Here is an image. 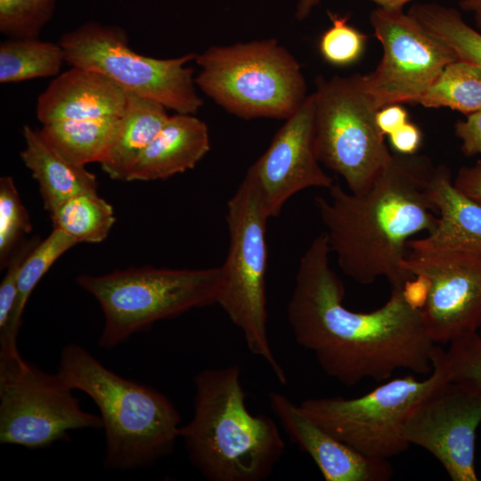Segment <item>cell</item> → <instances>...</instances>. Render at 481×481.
<instances>
[{
	"mask_svg": "<svg viewBox=\"0 0 481 481\" xmlns=\"http://www.w3.org/2000/svg\"><path fill=\"white\" fill-rule=\"evenodd\" d=\"M455 186L481 205V163L462 167L453 181Z\"/></svg>",
	"mask_w": 481,
	"mask_h": 481,
	"instance_id": "cell-36",
	"label": "cell"
},
{
	"mask_svg": "<svg viewBox=\"0 0 481 481\" xmlns=\"http://www.w3.org/2000/svg\"><path fill=\"white\" fill-rule=\"evenodd\" d=\"M22 135L25 148L20 158L37 182L45 209L50 215L69 198L97 191L96 176L85 166L73 164L63 158L40 131L24 125Z\"/></svg>",
	"mask_w": 481,
	"mask_h": 481,
	"instance_id": "cell-20",
	"label": "cell"
},
{
	"mask_svg": "<svg viewBox=\"0 0 481 481\" xmlns=\"http://www.w3.org/2000/svg\"><path fill=\"white\" fill-rule=\"evenodd\" d=\"M454 134L461 142V150L465 156L481 157V110L468 115L464 120L457 121Z\"/></svg>",
	"mask_w": 481,
	"mask_h": 481,
	"instance_id": "cell-33",
	"label": "cell"
},
{
	"mask_svg": "<svg viewBox=\"0 0 481 481\" xmlns=\"http://www.w3.org/2000/svg\"><path fill=\"white\" fill-rule=\"evenodd\" d=\"M53 228L77 243H98L108 236L114 222L112 206L95 192L77 194L51 214Z\"/></svg>",
	"mask_w": 481,
	"mask_h": 481,
	"instance_id": "cell-26",
	"label": "cell"
},
{
	"mask_svg": "<svg viewBox=\"0 0 481 481\" xmlns=\"http://www.w3.org/2000/svg\"><path fill=\"white\" fill-rule=\"evenodd\" d=\"M226 205L229 248L221 265L216 304L240 330L249 350L264 359L285 385L287 375L273 352L267 331L265 234L270 217L258 188L247 175Z\"/></svg>",
	"mask_w": 481,
	"mask_h": 481,
	"instance_id": "cell-7",
	"label": "cell"
},
{
	"mask_svg": "<svg viewBox=\"0 0 481 481\" xmlns=\"http://www.w3.org/2000/svg\"><path fill=\"white\" fill-rule=\"evenodd\" d=\"M238 364L193 378V416L180 428L192 466L209 481H263L285 453L273 419L249 412Z\"/></svg>",
	"mask_w": 481,
	"mask_h": 481,
	"instance_id": "cell-3",
	"label": "cell"
},
{
	"mask_svg": "<svg viewBox=\"0 0 481 481\" xmlns=\"http://www.w3.org/2000/svg\"><path fill=\"white\" fill-rule=\"evenodd\" d=\"M408 249L402 266L429 281L420 310L432 340L450 344L477 332L481 327V254Z\"/></svg>",
	"mask_w": 481,
	"mask_h": 481,
	"instance_id": "cell-13",
	"label": "cell"
},
{
	"mask_svg": "<svg viewBox=\"0 0 481 481\" xmlns=\"http://www.w3.org/2000/svg\"><path fill=\"white\" fill-rule=\"evenodd\" d=\"M408 13L452 49L459 59L481 67V33L469 25L459 11L437 4H414Z\"/></svg>",
	"mask_w": 481,
	"mask_h": 481,
	"instance_id": "cell-27",
	"label": "cell"
},
{
	"mask_svg": "<svg viewBox=\"0 0 481 481\" xmlns=\"http://www.w3.org/2000/svg\"><path fill=\"white\" fill-rule=\"evenodd\" d=\"M314 143L316 157L340 175L349 192H367L393 159L364 88L362 74L315 79Z\"/></svg>",
	"mask_w": 481,
	"mask_h": 481,
	"instance_id": "cell-8",
	"label": "cell"
},
{
	"mask_svg": "<svg viewBox=\"0 0 481 481\" xmlns=\"http://www.w3.org/2000/svg\"><path fill=\"white\" fill-rule=\"evenodd\" d=\"M408 121V113L401 104L384 106L376 115L377 126L384 136H388Z\"/></svg>",
	"mask_w": 481,
	"mask_h": 481,
	"instance_id": "cell-35",
	"label": "cell"
},
{
	"mask_svg": "<svg viewBox=\"0 0 481 481\" xmlns=\"http://www.w3.org/2000/svg\"><path fill=\"white\" fill-rule=\"evenodd\" d=\"M55 4L56 0H0V32L9 37H37Z\"/></svg>",
	"mask_w": 481,
	"mask_h": 481,
	"instance_id": "cell-29",
	"label": "cell"
},
{
	"mask_svg": "<svg viewBox=\"0 0 481 481\" xmlns=\"http://www.w3.org/2000/svg\"><path fill=\"white\" fill-rule=\"evenodd\" d=\"M120 117L59 120L43 125L40 132L69 162L78 166L101 163Z\"/></svg>",
	"mask_w": 481,
	"mask_h": 481,
	"instance_id": "cell-22",
	"label": "cell"
},
{
	"mask_svg": "<svg viewBox=\"0 0 481 481\" xmlns=\"http://www.w3.org/2000/svg\"><path fill=\"white\" fill-rule=\"evenodd\" d=\"M429 195L437 223L426 237L410 240L408 248L481 254V205L455 186L446 166L435 167Z\"/></svg>",
	"mask_w": 481,
	"mask_h": 481,
	"instance_id": "cell-18",
	"label": "cell"
},
{
	"mask_svg": "<svg viewBox=\"0 0 481 481\" xmlns=\"http://www.w3.org/2000/svg\"><path fill=\"white\" fill-rule=\"evenodd\" d=\"M221 266L188 269L130 267L76 281L99 303L104 325L98 345L112 349L161 320L216 304Z\"/></svg>",
	"mask_w": 481,
	"mask_h": 481,
	"instance_id": "cell-5",
	"label": "cell"
},
{
	"mask_svg": "<svg viewBox=\"0 0 481 481\" xmlns=\"http://www.w3.org/2000/svg\"><path fill=\"white\" fill-rule=\"evenodd\" d=\"M210 148L204 121L193 114L169 116L132 167L127 182L164 180L192 169Z\"/></svg>",
	"mask_w": 481,
	"mask_h": 481,
	"instance_id": "cell-19",
	"label": "cell"
},
{
	"mask_svg": "<svg viewBox=\"0 0 481 481\" xmlns=\"http://www.w3.org/2000/svg\"><path fill=\"white\" fill-rule=\"evenodd\" d=\"M387 9H403L404 5L414 0H370Z\"/></svg>",
	"mask_w": 481,
	"mask_h": 481,
	"instance_id": "cell-39",
	"label": "cell"
},
{
	"mask_svg": "<svg viewBox=\"0 0 481 481\" xmlns=\"http://www.w3.org/2000/svg\"><path fill=\"white\" fill-rule=\"evenodd\" d=\"M434 169L427 156L395 152L367 192L355 194L334 183L329 198H314L330 253L346 275L363 285L383 277L392 289L414 277L402 263L412 237L437 223L429 195Z\"/></svg>",
	"mask_w": 481,
	"mask_h": 481,
	"instance_id": "cell-2",
	"label": "cell"
},
{
	"mask_svg": "<svg viewBox=\"0 0 481 481\" xmlns=\"http://www.w3.org/2000/svg\"><path fill=\"white\" fill-rule=\"evenodd\" d=\"M195 62L196 86L240 118L286 120L307 97L300 64L275 38L212 45Z\"/></svg>",
	"mask_w": 481,
	"mask_h": 481,
	"instance_id": "cell-6",
	"label": "cell"
},
{
	"mask_svg": "<svg viewBox=\"0 0 481 481\" xmlns=\"http://www.w3.org/2000/svg\"><path fill=\"white\" fill-rule=\"evenodd\" d=\"M370 22L382 56L372 71L362 74V79L379 109L418 103L444 67L459 59L403 9L378 7L371 12Z\"/></svg>",
	"mask_w": 481,
	"mask_h": 481,
	"instance_id": "cell-12",
	"label": "cell"
},
{
	"mask_svg": "<svg viewBox=\"0 0 481 481\" xmlns=\"http://www.w3.org/2000/svg\"><path fill=\"white\" fill-rule=\"evenodd\" d=\"M314 96L307 95L299 109L278 129L266 151L249 167L270 218L285 203L308 188L329 190L333 179L319 162L314 143Z\"/></svg>",
	"mask_w": 481,
	"mask_h": 481,
	"instance_id": "cell-15",
	"label": "cell"
},
{
	"mask_svg": "<svg viewBox=\"0 0 481 481\" xmlns=\"http://www.w3.org/2000/svg\"><path fill=\"white\" fill-rule=\"evenodd\" d=\"M320 2L321 0H299L296 8V19L298 20L306 19Z\"/></svg>",
	"mask_w": 481,
	"mask_h": 481,
	"instance_id": "cell-38",
	"label": "cell"
},
{
	"mask_svg": "<svg viewBox=\"0 0 481 481\" xmlns=\"http://www.w3.org/2000/svg\"><path fill=\"white\" fill-rule=\"evenodd\" d=\"M32 224L23 206L13 178H0V264L5 268L7 262L24 233L31 231Z\"/></svg>",
	"mask_w": 481,
	"mask_h": 481,
	"instance_id": "cell-30",
	"label": "cell"
},
{
	"mask_svg": "<svg viewBox=\"0 0 481 481\" xmlns=\"http://www.w3.org/2000/svg\"><path fill=\"white\" fill-rule=\"evenodd\" d=\"M129 93L107 76L79 67L59 75L38 96L37 117L43 124L124 114Z\"/></svg>",
	"mask_w": 481,
	"mask_h": 481,
	"instance_id": "cell-17",
	"label": "cell"
},
{
	"mask_svg": "<svg viewBox=\"0 0 481 481\" xmlns=\"http://www.w3.org/2000/svg\"><path fill=\"white\" fill-rule=\"evenodd\" d=\"M57 372L68 387L86 394L98 407L106 469H143L173 453L181 416L164 394L117 374L77 343L62 348Z\"/></svg>",
	"mask_w": 481,
	"mask_h": 481,
	"instance_id": "cell-4",
	"label": "cell"
},
{
	"mask_svg": "<svg viewBox=\"0 0 481 481\" xmlns=\"http://www.w3.org/2000/svg\"><path fill=\"white\" fill-rule=\"evenodd\" d=\"M268 400L290 440L306 452L326 481H387L388 460L371 458L322 428L286 395L270 392Z\"/></svg>",
	"mask_w": 481,
	"mask_h": 481,
	"instance_id": "cell-16",
	"label": "cell"
},
{
	"mask_svg": "<svg viewBox=\"0 0 481 481\" xmlns=\"http://www.w3.org/2000/svg\"><path fill=\"white\" fill-rule=\"evenodd\" d=\"M449 381L434 359L424 379L406 375L390 379L355 398H308L298 405L314 423L362 454L388 460L410 447L404 434L413 409L433 390Z\"/></svg>",
	"mask_w": 481,
	"mask_h": 481,
	"instance_id": "cell-9",
	"label": "cell"
},
{
	"mask_svg": "<svg viewBox=\"0 0 481 481\" xmlns=\"http://www.w3.org/2000/svg\"><path fill=\"white\" fill-rule=\"evenodd\" d=\"M418 103L425 108H450L466 116L481 110V67L461 59L450 62Z\"/></svg>",
	"mask_w": 481,
	"mask_h": 481,
	"instance_id": "cell-25",
	"label": "cell"
},
{
	"mask_svg": "<svg viewBox=\"0 0 481 481\" xmlns=\"http://www.w3.org/2000/svg\"><path fill=\"white\" fill-rule=\"evenodd\" d=\"M481 423V395L445 381L411 412L404 434L410 444L430 452L453 481H477V429Z\"/></svg>",
	"mask_w": 481,
	"mask_h": 481,
	"instance_id": "cell-14",
	"label": "cell"
},
{
	"mask_svg": "<svg viewBox=\"0 0 481 481\" xmlns=\"http://www.w3.org/2000/svg\"><path fill=\"white\" fill-rule=\"evenodd\" d=\"M58 372L48 373L20 354L0 356V443L42 449L69 440V432L102 428L84 411Z\"/></svg>",
	"mask_w": 481,
	"mask_h": 481,
	"instance_id": "cell-11",
	"label": "cell"
},
{
	"mask_svg": "<svg viewBox=\"0 0 481 481\" xmlns=\"http://www.w3.org/2000/svg\"><path fill=\"white\" fill-rule=\"evenodd\" d=\"M39 242L32 239L17 246L7 262L6 273L0 284V335L6 331L12 315L21 266Z\"/></svg>",
	"mask_w": 481,
	"mask_h": 481,
	"instance_id": "cell-32",
	"label": "cell"
},
{
	"mask_svg": "<svg viewBox=\"0 0 481 481\" xmlns=\"http://www.w3.org/2000/svg\"><path fill=\"white\" fill-rule=\"evenodd\" d=\"M168 118L163 104L129 93L126 110L100 163L102 170L111 179L127 182L132 167Z\"/></svg>",
	"mask_w": 481,
	"mask_h": 481,
	"instance_id": "cell-21",
	"label": "cell"
},
{
	"mask_svg": "<svg viewBox=\"0 0 481 481\" xmlns=\"http://www.w3.org/2000/svg\"><path fill=\"white\" fill-rule=\"evenodd\" d=\"M393 150L399 154L412 155L419 150L422 135L420 128L407 122L388 135Z\"/></svg>",
	"mask_w": 481,
	"mask_h": 481,
	"instance_id": "cell-34",
	"label": "cell"
},
{
	"mask_svg": "<svg viewBox=\"0 0 481 481\" xmlns=\"http://www.w3.org/2000/svg\"><path fill=\"white\" fill-rule=\"evenodd\" d=\"M63 61L65 54L60 44L37 37H10L0 44V82L57 76Z\"/></svg>",
	"mask_w": 481,
	"mask_h": 481,
	"instance_id": "cell-24",
	"label": "cell"
},
{
	"mask_svg": "<svg viewBox=\"0 0 481 481\" xmlns=\"http://www.w3.org/2000/svg\"><path fill=\"white\" fill-rule=\"evenodd\" d=\"M77 242L53 228L46 239L40 241L23 263L18 279L17 297L12 315L6 331L0 335V355L20 354L18 336L27 302L43 276L55 261Z\"/></svg>",
	"mask_w": 481,
	"mask_h": 481,
	"instance_id": "cell-23",
	"label": "cell"
},
{
	"mask_svg": "<svg viewBox=\"0 0 481 481\" xmlns=\"http://www.w3.org/2000/svg\"><path fill=\"white\" fill-rule=\"evenodd\" d=\"M330 255L322 232L299 260L287 306L296 342L314 354L329 377L348 387L366 379L386 380L400 369L430 374L438 346L403 288L392 289L374 311H352L343 304L345 287Z\"/></svg>",
	"mask_w": 481,
	"mask_h": 481,
	"instance_id": "cell-1",
	"label": "cell"
},
{
	"mask_svg": "<svg viewBox=\"0 0 481 481\" xmlns=\"http://www.w3.org/2000/svg\"><path fill=\"white\" fill-rule=\"evenodd\" d=\"M460 6L472 13L477 28L481 29V0H460Z\"/></svg>",
	"mask_w": 481,
	"mask_h": 481,
	"instance_id": "cell-37",
	"label": "cell"
},
{
	"mask_svg": "<svg viewBox=\"0 0 481 481\" xmlns=\"http://www.w3.org/2000/svg\"><path fill=\"white\" fill-rule=\"evenodd\" d=\"M435 359L450 382L481 395V337L477 332L452 341L447 351L438 346Z\"/></svg>",
	"mask_w": 481,
	"mask_h": 481,
	"instance_id": "cell-28",
	"label": "cell"
},
{
	"mask_svg": "<svg viewBox=\"0 0 481 481\" xmlns=\"http://www.w3.org/2000/svg\"><path fill=\"white\" fill-rule=\"evenodd\" d=\"M126 31L90 21L64 33L60 45L65 61L100 72L127 93L154 100L181 114H195L203 105L195 87L194 70L186 64L197 53L157 59L141 55L128 45Z\"/></svg>",
	"mask_w": 481,
	"mask_h": 481,
	"instance_id": "cell-10",
	"label": "cell"
},
{
	"mask_svg": "<svg viewBox=\"0 0 481 481\" xmlns=\"http://www.w3.org/2000/svg\"><path fill=\"white\" fill-rule=\"evenodd\" d=\"M331 26L319 40L322 58L331 65L347 66L362 56L367 36L348 23L349 17L329 12Z\"/></svg>",
	"mask_w": 481,
	"mask_h": 481,
	"instance_id": "cell-31",
	"label": "cell"
}]
</instances>
